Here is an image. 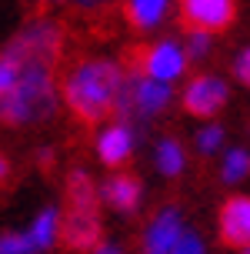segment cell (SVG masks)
I'll list each match as a JSON object with an SVG mask.
<instances>
[{"mask_svg":"<svg viewBox=\"0 0 250 254\" xmlns=\"http://www.w3.org/2000/svg\"><path fill=\"white\" fill-rule=\"evenodd\" d=\"M120 67L110 61H90L77 67L63 84V97L67 107L74 111L84 124H97L113 111L117 104V90H120Z\"/></svg>","mask_w":250,"mask_h":254,"instance_id":"obj_1","label":"cell"},{"mask_svg":"<svg viewBox=\"0 0 250 254\" xmlns=\"http://www.w3.org/2000/svg\"><path fill=\"white\" fill-rule=\"evenodd\" d=\"M17 80L0 111V124H40L53 114L57 94H53V67L44 64H13Z\"/></svg>","mask_w":250,"mask_h":254,"instance_id":"obj_2","label":"cell"},{"mask_svg":"<svg viewBox=\"0 0 250 254\" xmlns=\"http://www.w3.org/2000/svg\"><path fill=\"white\" fill-rule=\"evenodd\" d=\"M60 47H63L60 27L47 24V20H37V24H30L27 30H20L10 40V47L3 51V57L10 64H44V67H53L60 61Z\"/></svg>","mask_w":250,"mask_h":254,"instance_id":"obj_3","label":"cell"},{"mask_svg":"<svg viewBox=\"0 0 250 254\" xmlns=\"http://www.w3.org/2000/svg\"><path fill=\"white\" fill-rule=\"evenodd\" d=\"M57 238L67 251H77V254H87V251H97L100 241H103V228H100V214L97 211H70L63 221H57Z\"/></svg>","mask_w":250,"mask_h":254,"instance_id":"obj_4","label":"cell"},{"mask_svg":"<svg viewBox=\"0 0 250 254\" xmlns=\"http://www.w3.org/2000/svg\"><path fill=\"white\" fill-rule=\"evenodd\" d=\"M237 0H180V20L194 34H213L234 24Z\"/></svg>","mask_w":250,"mask_h":254,"instance_id":"obj_5","label":"cell"},{"mask_svg":"<svg viewBox=\"0 0 250 254\" xmlns=\"http://www.w3.org/2000/svg\"><path fill=\"white\" fill-rule=\"evenodd\" d=\"M227 104V84L220 77H197L184 90V107L194 117H213Z\"/></svg>","mask_w":250,"mask_h":254,"instance_id":"obj_6","label":"cell"},{"mask_svg":"<svg viewBox=\"0 0 250 254\" xmlns=\"http://www.w3.org/2000/svg\"><path fill=\"white\" fill-rule=\"evenodd\" d=\"M220 241L227 248H250V197H230L220 207Z\"/></svg>","mask_w":250,"mask_h":254,"instance_id":"obj_7","label":"cell"},{"mask_svg":"<svg viewBox=\"0 0 250 254\" xmlns=\"http://www.w3.org/2000/svg\"><path fill=\"white\" fill-rule=\"evenodd\" d=\"M140 70H147L150 80H174L180 70H184V51L177 47V44H157V47H150L144 54V61H140Z\"/></svg>","mask_w":250,"mask_h":254,"instance_id":"obj_8","label":"cell"},{"mask_svg":"<svg viewBox=\"0 0 250 254\" xmlns=\"http://www.w3.org/2000/svg\"><path fill=\"white\" fill-rule=\"evenodd\" d=\"M177 241H180V217H177V211H163L147 231L144 254H170Z\"/></svg>","mask_w":250,"mask_h":254,"instance_id":"obj_9","label":"cell"},{"mask_svg":"<svg viewBox=\"0 0 250 254\" xmlns=\"http://www.w3.org/2000/svg\"><path fill=\"white\" fill-rule=\"evenodd\" d=\"M130 147H134V140H130V130H127V124H113L107 127L103 134H100V161L107 167H120L130 157Z\"/></svg>","mask_w":250,"mask_h":254,"instance_id":"obj_10","label":"cell"},{"mask_svg":"<svg viewBox=\"0 0 250 254\" xmlns=\"http://www.w3.org/2000/svg\"><path fill=\"white\" fill-rule=\"evenodd\" d=\"M103 197H107V204L113 211L130 214V211H137V204H140V181L130 178V174H117V178H110L103 184Z\"/></svg>","mask_w":250,"mask_h":254,"instance_id":"obj_11","label":"cell"},{"mask_svg":"<svg viewBox=\"0 0 250 254\" xmlns=\"http://www.w3.org/2000/svg\"><path fill=\"white\" fill-rule=\"evenodd\" d=\"M67 207L70 211H97V188H94L90 174L74 171L67 178Z\"/></svg>","mask_w":250,"mask_h":254,"instance_id":"obj_12","label":"cell"},{"mask_svg":"<svg viewBox=\"0 0 250 254\" xmlns=\"http://www.w3.org/2000/svg\"><path fill=\"white\" fill-rule=\"evenodd\" d=\"M163 10H167V0H130L127 3V20L140 30H147L163 17Z\"/></svg>","mask_w":250,"mask_h":254,"instance_id":"obj_13","label":"cell"},{"mask_svg":"<svg viewBox=\"0 0 250 254\" xmlns=\"http://www.w3.org/2000/svg\"><path fill=\"white\" fill-rule=\"evenodd\" d=\"M57 211L53 207H47L44 214L34 221V228L27 231V238H30V244H34V251H44V248H50L53 244V238H57Z\"/></svg>","mask_w":250,"mask_h":254,"instance_id":"obj_14","label":"cell"},{"mask_svg":"<svg viewBox=\"0 0 250 254\" xmlns=\"http://www.w3.org/2000/svg\"><path fill=\"white\" fill-rule=\"evenodd\" d=\"M157 164H160L163 174H180V167H184V151H180V144L177 140H163L160 147H157Z\"/></svg>","mask_w":250,"mask_h":254,"instance_id":"obj_15","label":"cell"},{"mask_svg":"<svg viewBox=\"0 0 250 254\" xmlns=\"http://www.w3.org/2000/svg\"><path fill=\"white\" fill-rule=\"evenodd\" d=\"M247 171H250V154L247 151H230L227 154L224 181H240V178H247Z\"/></svg>","mask_w":250,"mask_h":254,"instance_id":"obj_16","label":"cell"},{"mask_svg":"<svg viewBox=\"0 0 250 254\" xmlns=\"http://www.w3.org/2000/svg\"><path fill=\"white\" fill-rule=\"evenodd\" d=\"M0 254H34V244L27 234H3L0 238Z\"/></svg>","mask_w":250,"mask_h":254,"instance_id":"obj_17","label":"cell"},{"mask_svg":"<svg viewBox=\"0 0 250 254\" xmlns=\"http://www.w3.org/2000/svg\"><path fill=\"white\" fill-rule=\"evenodd\" d=\"M13 80H17V67H13L7 57H0V111H3V101H7V94H10Z\"/></svg>","mask_w":250,"mask_h":254,"instance_id":"obj_18","label":"cell"},{"mask_svg":"<svg viewBox=\"0 0 250 254\" xmlns=\"http://www.w3.org/2000/svg\"><path fill=\"white\" fill-rule=\"evenodd\" d=\"M220 140H224V130H220V127H207V130H200V151L213 154L217 147H220Z\"/></svg>","mask_w":250,"mask_h":254,"instance_id":"obj_19","label":"cell"},{"mask_svg":"<svg viewBox=\"0 0 250 254\" xmlns=\"http://www.w3.org/2000/svg\"><path fill=\"white\" fill-rule=\"evenodd\" d=\"M170 254H203V244H200L197 234H187V238L180 234V241L170 248Z\"/></svg>","mask_w":250,"mask_h":254,"instance_id":"obj_20","label":"cell"},{"mask_svg":"<svg viewBox=\"0 0 250 254\" xmlns=\"http://www.w3.org/2000/svg\"><path fill=\"white\" fill-rule=\"evenodd\" d=\"M210 47V37L207 34H190V57H203Z\"/></svg>","mask_w":250,"mask_h":254,"instance_id":"obj_21","label":"cell"},{"mask_svg":"<svg viewBox=\"0 0 250 254\" xmlns=\"http://www.w3.org/2000/svg\"><path fill=\"white\" fill-rule=\"evenodd\" d=\"M237 77H240V80H244V84L250 87V47H247L244 54H240V61H237Z\"/></svg>","mask_w":250,"mask_h":254,"instance_id":"obj_22","label":"cell"},{"mask_svg":"<svg viewBox=\"0 0 250 254\" xmlns=\"http://www.w3.org/2000/svg\"><path fill=\"white\" fill-rule=\"evenodd\" d=\"M7 174H10V164H7V157H3V154H0V184H3V181H7Z\"/></svg>","mask_w":250,"mask_h":254,"instance_id":"obj_23","label":"cell"},{"mask_svg":"<svg viewBox=\"0 0 250 254\" xmlns=\"http://www.w3.org/2000/svg\"><path fill=\"white\" fill-rule=\"evenodd\" d=\"M74 3H80V7H97V3H103V0H74Z\"/></svg>","mask_w":250,"mask_h":254,"instance_id":"obj_24","label":"cell"},{"mask_svg":"<svg viewBox=\"0 0 250 254\" xmlns=\"http://www.w3.org/2000/svg\"><path fill=\"white\" fill-rule=\"evenodd\" d=\"M97 254H120V251H117V248H103V244H100V251Z\"/></svg>","mask_w":250,"mask_h":254,"instance_id":"obj_25","label":"cell"},{"mask_svg":"<svg viewBox=\"0 0 250 254\" xmlns=\"http://www.w3.org/2000/svg\"><path fill=\"white\" fill-rule=\"evenodd\" d=\"M40 3H53V0H40Z\"/></svg>","mask_w":250,"mask_h":254,"instance_id":"obj_26","label":"cell"},{"mask_svg":"<svg viewBox=\"0 0 250 254\" xmlns=\"http://www.w3.org/2000/svg\"><path fill=\"white\" fill-rule=\"evenodd\" d=\"M244 254H250V248H247V251H244Z\"/></svg>","mask_w":250,"mask_h":254,"instance_id":"obj_27","label":"cell"}]
</instances>
